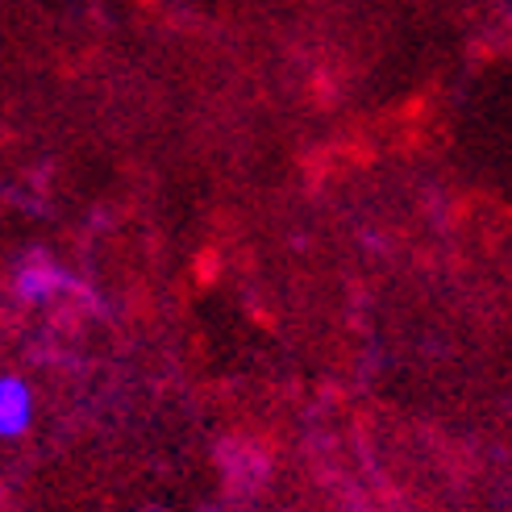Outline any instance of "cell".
Listing matches in <instances>:
<instances>
[{"instance_id":"7a4b0ae2","label":"cell","mask_w":512,"mask_h":512,"mask_svg":"<svg viewBox=\"0 0 512 512\" xmlns=\"http://www.w3.org/2000/svg\"><path fill=\"white\" fill-rule=\"evenodd\" d=\"M59 288H67L63 271L46 267V263H30V267L17 275V292H21L25 300H46L50 292H59Z\"/></svg>"},{"instance_id":"6da1fadb","label":"cell","mask_w":512,"mask_h":512,"mask_svg":"<svg viewBox=\"0 0 512 512\" xmlns=\"http://www.w3.org/2000/svg\"><path fill=\"white\" fill-rule=\"evenodd\" d=\"M34 421V396L17 375H0V438H21Z\"/></svg>"}]
</instances>
